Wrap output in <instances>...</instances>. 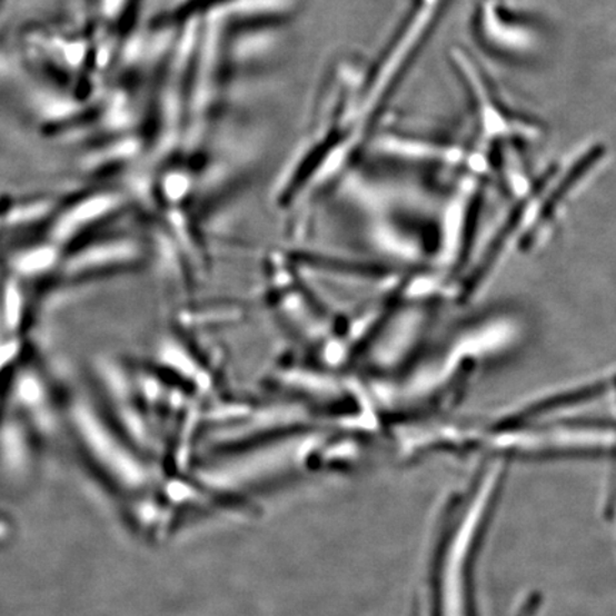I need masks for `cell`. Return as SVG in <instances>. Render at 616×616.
Listing matches in <instances>:
<instances>
[{"mask_svg": "<svg viewBox=\"0 0 616 616\" xmlns=\"http://www.w3.org/2000/svg\"><path fill=\"white\" fill-rule=\"evenodd\" d=\"M70 424L86 451L106 471L126 487H141L148 481V471L131 453L102 414L86 398H76L69 408Z\"/></svg>", "mask_w": 616, "mask_h": 616, "instance_id": "1", "label": "cell"}, {"mask_svg": "<svg viewBox=\"0 0 616 616\" xmlns=\"http://www.w3.org/2000/svg\"><path fill=\"white\" fill-rule=\"evenodd\" d=\"M146 259L148 252L141 241L133 237H110L90 241L64 255L59 272L70 280L93 279L136 269Z\"/></svg>", "mask_w": 616, "mask_h": 616, "instance_id": "2", "label": "cell"}, {"mask_svg": "<svg viewBox=\"0 0 616 616\" xmlns=\"http://www.w3.org/2000/svg\"><path fill=\"white\" fill-rule=\"evenodd\" d=\"M123 205L125 196L113 190L93 191L79 197L54 215L48 240L63 250L68 249L80 237L118 213Z\"/></svg>", "mask_w": 616, "mask_h": 616, "instance_id": "3", "label": "cell"}, {"mask_svg": "<svg viewBox=\"0 0 616 616\" xmlns=\"http://www.w3.org/2000/svg\"><path fill=\"white\" fill-rule=\"evenodd\" d=\"M613 386H616V378L610 381L589 384V386L580 387L578 390L565 391L557 394V396L545 398L543 401L533 404L531 407L517 414V416L509 417L508 420H505L501 426H499V430L511 431L515 430V428L524 427L525 424L534 420V418L558 410V408L577 406V404L590 401L593 398L603 396V394L607 393Z\"/></svg>", "mask_w": 616, "mask_h": 616, "instance_id": "4", "label": "cell"}, {"mask_svg": "<svg viewBox=\"0 0 616 616\" xmlns=\"http://www.w3.org/2000/svg\"><path fill=\"white\" fill-rule=\"evenodd\" d=\"M64 252L62 247L48 240L14 252L9 261L12 276L19 280H33L52 271H59Z\"/></svg>", "mask_w": 616, "mask_h": 616, "instance_id": "5", "label": "cell"}, {"mask_svg": "<svg viewBox=\"0 0 616 616\" xmlns=\"http://www.w3.org/2000/svg\"><path fill=\"white\" fill-rule=\"evenodd\" d=\"M604 155L603 148H594L589 150L584 158H580L577 163L573 166V169L564 176L563 181H560L557 189H555L552 196L548 197V200L545 201L542 211H539L537 223L531 227V230L528 231V235L525 236L523 245L528 247L533 244L535 237L542 231L545 225L549 223V220L553 219L555 210H557L560 201L565 199V196L568 195L569 190L574 189V186L577 185V181L580 178H584L585 173L593 168L595 163L600 159V156Z\"/></svg>", "mask_w": 616, "mask_h": 616, "instance_id": "6", "label": "cell"}, {"mask_svg": "<svg viewBox=\"0 0 616 616\" xmlns=\"http://www.w3.org/2000/svg\"><path fill=\"white\" fill-rule=\"evenodd\" d=\"M156 358H158L159 366L180 380L195 384L200 388L206 387V377H203L206 372L201 370L199 361L175 338H166L160 342Z\"/></svg>", "mask_w": 616, "mask_h": 616, "instance_id": "7", "label": "cell"}, {"mask_svg": "<svg viewBox=\"0 0 616 616\" xmlns=\"http://www.w3.org/2000/svg\"><path fill=\"white\" fill-rule=\"evenodd\" d=\"M12 400L20 410L30 414V416L42 421L49 420L48 387L38 372L24 370L14 378Z\"/></svg>", "mask_w": 616, "mask_h": 616, "instance_id": "8", "label": "cell"}, {"mask_svg": "<svg viewBox=\"0 0 616 616\" xmlns=\"http://www.w3.org/2000/svg\"><path fill=\"white\" fill-rule=\"evenodd\" d=\"M0 306H2L3 327L7 328L10 335L17 336V332L22 328L24 306H27L24 305L22 286H20V280L17 277L12 276L4 282Z\"/></svg>", "mask_w": 616, "mask_h": 616, "instance_id": "9", "label": "cell"}, {"mask_svg": "<svg viewBox=\"0 0 616 616\" xmlns=\"http://www.w3.org/2000/svg\"><path fill=\"white\" fill-rule=\"evenodd\" d=\"M57 215V206L52 200L38 199L27 201L23 205L12 206L3 217L4 223L13 229L29 225H37L39 221L48 219V216Z\"/></svg>", "mask_w": 616, "mask_h": 616, "instance_id": "10", "label": "cell"}, {"mask_svg": "<svg viewBox=\"0 0 616 616\" xmlns=\"http://www.w3.org/2000/svg\"><path fill=\"white\" fill-rule=\"evenodd\" d=\"M195 191L193 179L183 169L171 170L160 183V195L171 209H179Z\"/></svg>", "mask_w": 616, "mask_h": 616, "instance_id": "11", "label": "cell"}, {"mask_svg": "<svg viewBox=\"0 0 616 616\" xmlns=\"http://www.w3.org/2000/svg\"><path fill=\"white\" fill-rule=\"evenodd\" d=\"M20 351H22V342H20L17 336L10 337L9 340L0 345V376H2L10 366L14 365Z\"/></svg>", "mask_w": 616, "mask_h": 616, "instance_id": "12", "label": "cell"}]
</instances>
